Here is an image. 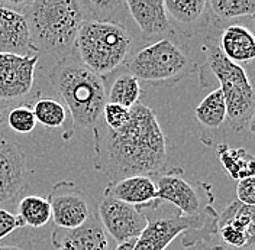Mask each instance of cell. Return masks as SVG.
I'll return each instance as SVG.
<instances>
[{
	"label": "cell",
	"instance_id": "cell-1",
	"mask_svg": "<svg viewBox=\"0 0 255 250\" xmlns=\"http://www.w3.org/2000/svg\"><path fill=\"white\" fill-rule=\"evenodd\" d=\"M93 165L111 182L124 178L154 176L167 169V142L154 110L141 101L129 109L124 127L111 130L100 122L93 129Z\"/></svg>",
	"mask_w": 255,
	"mask_h": 250
},
{
	"label": "cell",
	"instance_id": "cell-2",
	"mask_svg": "<svg viewBox=\"0 0 255 250\" xmlns=\"http://www.w3.org/2000/svg\"><path fill=\"white\" fill-rule=\"evenodd\" d=\"M49 81L60 94L71 116L70 127L63 133L70 141L80 129H95L102 122L106 101V81L89 70L73 51L61 57L49 71Z\"/></svg>",
	"mask_w": 255,
	"mask_h": 250
},
{
	"label": "cell",
	"instance_id": "cell-3",
	"mask_svg": "<svg viewBox=\"0 0 255 250\" xmlns=\"http://www.w3.org/2000/svg\"><path fill=\"white\" fill-rule=\"evenodd\" d=\"M19 3L35 52H48L61 58L74 51L80 29L90 19L86 1L33 0Z\"/></svg>",
	"mask_w": 255,
	"mask_h": 250
},
{
	"label": "cell",
	"instance_id": "cell-4",
	"mask_svg": "<svg viewBox=\"0 0 255 250\" xmlns=\"http://www.w3.org/2000/svg\"><path fill=\"white\" fill-rule=\"evenodd\" d=\"M219 35L210 33L203 39L205 64L199 67L200 84L207 87L216 79L226 104V123L234 132L254 129V88L247 71L239 64L229 61L218 45Z\"/></svg>",
	"mask_w": 255,
	"mask_h": 250
},
{
	"label": "cell",
	"instance_id": "cell-5",
	"mask_svg": "<svg viewBox=\"0 0 255 250\" xmlns=\"http://www.w3.org/2000/svg\"><path fill=\"white\" fill-rule=\"evenodd\" d=\"M130 51L132 36L127 26L113 20H86L74 42L80 61L103 80L127 63Z\"/></svg>",
	"mask_w": 255,
	"mask_h": 250
},
{
	"label": "cell",
	"instance_id": "cell-6",
	"mask_svg": "<svg viewBox=\"0 0 255 250\" xmlns=\"http://www.w3.org/2000/svg\"><path fill=\"white\" fill-rule=\"evenodd\" d=\"M127 73L155 87H171L199 71L189 51L170 38L152 42L129 55Z\"/></svg>",
	"mask_w": 255,
	"mask_h": 250
},
{
	"label": "cell",
	"instance_id": "cell-7",
	"mask_svg": "<svg viewBox=\"0 0 255 250\" xmlns=\"http://www.w3.org/2000/svg\"><path fill=\"white\" fill-rule=\"evenodd\" d=\"M157 188V201L170 203L184 217L203 220H218L213 208V192L206 182L190 181L180 168L165 169L151 176Z\"/></svg>",
	"mask_w": 255,
	"mask_h": 250
},
{
	"label": "cell",
	"instance_id": "cell-8",
	"mask_svg": "<svg viewBox=\"0 0 255 250\" xmlns=\"http://www.w3.org/2000/svg\"><path fill=\"white\" fill-rule=\"evenodd\" d=\"M218 232V220L184 217L175 213L165 217H148V226L136 239L133 250H165L178 235L183 245L189 248L199 242H210Z\"/></svg>",
	"mask_w": 255,
	"mask_h": 250
},
{
	"label": "cell",
	"instance_id": "cell-9",
	"mask_svg": "<svg viewBox=\"0 0 255 250\" xmlns=\"http://www.w3.org/2000/svg\"><path fill=\"white\" fill-rule=\"evenodd\" d=\"M47 200L51 207V220L58 229H77L93 214L87 194L71 181L54 184Z\"/></svg>",
	"mask_w": 255,
	"mask_h": 250
},
{
	"label": "cell",
	"instance_id": "cell-10",
	"mask_svg": "<svg viewBox=\"0 0 255 250\" xmlns=\"http://www.w3.org/2000/svg\"><path fill=\"white\" fill-rule=\"evenodd\" d=\"M38 54H0V104L19 103L35 84Z\"/></svg>",
	"mask_w": 255,
	"mask_h": 250
},
{
	"label": "cell",
	"instance_id": "cell-11",
	"mask_svg": "<svg viewBox=\"0 0 255 250\" xmlns=\"http://www.w3.org/2000/svg\"><path fill=\"white\" fill-rule=\"evenodd\" d=\"M99 221L103 230L121 245L141 236L148 226V216L135 205L103 195L99 204Z\"/></svg>",
	"mask_w": 255,
	"mask_h": 250
},
{
	"label": "cell",
	"instance_id": "cell-12",
	"mask_svg": "<svg viewBox=\"0 0 255 250\" xmlns=\"http://www.w3.org/2000/svg\"><path fill=\"white\" fill-rule=\"evenodd\" d=\"M26 189V155L16 141L0 133V205L13 203Z\"/></svg>",
	"mask_w": 255,
	"mask_h": 250
},
{
	"label": "cell",
	"instance_id": "cell-13",
	"mask_svg": "<svg viewBox=\"0 0 255 250\" xmlns=\"http://www.w3.org/2000/svg\"><path fill=\"white\" fill-rule=\"evenodd\" d=\"M0 54L32 55L29 29L20 3H0Z\"/></svg>",
	"mask_w": 255,
	"mask_h": 250
},
{
	"label": "cell",
	"instance_id": "cell-14",
	"mask_svg": "<svg viewBox=\"0 0 255 250\" xmlns=\"http://www.w3.org/2000/svg\"><path fill=\"white\" fill-rule=\"evenodd\" d=\"M57 250H108V236L95 214L77 229L65 230L54 227L51 235Z\"/></svg>",
	"mask_w": 255,
	"mask_h": 250
},
{
	"label": "cell",
	"instance_id": "cell-15",
	"mask_svg": "<svg viewBox=\"0 0 255 250\" xmlns=\"http://www.w3.org/2000/svg\"><path fill=\"white\" fill-rule=\"evenodd\" d=\"M103 195L135 205L141 211H157L161 205V203L157 201V188L154 179L146 175H136L124 178L116 182H109V185L103 191Z\"/></svg>",
	"mask_w": 255,
	"mask_h": 250
},
{
	"label": "cell",
	"instance_id": "cell-16",
	"mask_svg": "<svg viewBox=\"0 0 255 250\" xmlns=\"http://www.w3.org/2000/svg\"><path fill=\"white\" fill-rule=\"evenodd\" d=\"M125 7L138 25L143 39L151 41L170 31V19L162 0H128Z\"/></svg>",
	"mask_w": 255,
	"mask_h": 250
},
{
	"label": "cell",
	"instance_id": "cell-17",
	"mask_svg": "<svg viewBox=\"0 0 255 250\" xmlns=\"http://www.w3.org/2000/svg\"><path fill=\"white\" fill-rule=\"evenodd\" d=\"M218 45L232 63H251L255 58L254 33L242 25H228L219 31Z\"/></svg>",
	"mask_w": 255,
	"mask_h": 250
},
{
	"label": "cell",
	"instance_id": "cell-18",
	"mask_svg": "<svg viewBox=\"0 0 255 250\" xmlns=\"http://www.w3.org/2000/svg\"><path fill=\"white\" fill-rule=\"evenodd\" d=\"M168 19L171 17L180 26L209 28L210 15L207 0H162Z\"/></svg>",
	"mask_w": 255,
	"mask_h": 250
},
{
	"label": "cell",
	"instance_id": "cell-19",
	"mask_svg": "<svg viewBox=\"0 0 255 250\" xmlns=\"http://www.w3.org/2000/svg\"><path fill=\"white\" fill-rule=\"evenodd\" d=\"M218 227H229L254 242L255 207L237 201L229 203L218 216Z\"/></svg>",
	"mask_w": 255,
	"mask_h": 250
},
{
	"label": "cell",
	"instance_id": "cell-20",
	"mask_svg": "<svg viewBox=\"0 0 255 250\" xmlns=\"http://www.w3.org/2000/svg\"><path fill=\"white\" fill-rule=\"evenodd\" d=\"M216 155L232 179L241 181L254 176V157L244 148H231L228 143H221L216 148Z\"/></svg>",
	"mask_w": 255,
	"mask_h": 250
},
{
	"label": "cell",
	"instance_id": "cell-21",
	"mask_svg": "<svg viewBox=\"0 0 255 250\" xmlns=\"http://www.w3.org/2000/svg\"><path fill=\"white\" fill-rule=\"evenodd\" d=\"M142 97V88L139 81L129 73H122L113 80L109 91H106V101L119 104L122 107L130 109L139 103Z\"/></svg>",
	"mask_w": 255,
	"mask_h": 250
},
{
	"label": "cell",
	"instance_id": "cell-22",
	"mask_svg": "<svg viewBox=\"0 0 255 250\" xmlns=\"http://www.w3.org/2000/svg\"><path fill=\"white\" fill-rule=\"evenodd\" d=\"M210 25H222L232 19L255 15V0H210L207 1Z\"/></svg>",
	"mask_w": 255,
	"mask_h": 250
},
{
	"label": "cell",
	"instance_id": "cell-23",
	"mask_svg": "<svg viewBox=\"0 0 255 250\" xmlns=\"http://www.w3.org/2000/svg\"><path fill=\"white\" fill-rule=\"evenodd\" d=\"M196 120L206 129H219L226 122V104L219 88L209 93L194 110Z\"/></svg>",
	"mask_w": 255,
	"mask_h": 250
},
{
	"label": "cell",
	"instance_id": "cell-24",
	"mask_svg": "<svg viewBox=\"0 0 255 250\" xmlns=\"http://www.w3.org/2000/svg\"><path fill=\"white\" fill-rule=\"evenodd\" d=\"M17 210L25 226L39 229L51 220V207L47 198L41 195H26L22 197L17 204Z\"/></svg>",
	"mask_w": 255,
	"mask_h": 250
},
{
	"label": "cell",
	"instance_id": "cell-25",
	"mask_svg": "<svg viewBox=\"0 0 255 250\" xmlns=\"http://www.w3.org/2000/svg\"><path fill=\"white\" fill-rule=\"evenodd\" d=\"M33 116L36 119V123H41L49 129H58L63 127L68 119V111L63 103H60L55 98L44 97L33 103L32 106Z\"/></svg>",
	"mask_w": 255,
	"mask_h": 250
},
{
	"label": "cell",
	"instance_id": "cell-26",
	"mask_svg": "<svg viewBox=\"0 0 255 250\" xmlns=\"http://www.w3.org/2000/svg\"><path fill=\"white\" fill-rule=\"evenodd\" d=\"M7 125L10 127V130H13L16 133H31L36 127V119L33 116L32 106L29 104H20L16 106L9 111L7 114Z\"/></svg>",
	"mask_w": 255,
	"mask_h": 250
},
{
	"label": "cell",
	"instance_id": "cell-27",
	"mask_svg": "<svg viewBox=\"0 0 255 250\" xmlns=\"http://www.w3.org/2000/svg\"><path fill=\"white\" fill-rule=\"evenodd\" d=\"M129 120V109L119 104L106 103L102 113V123L111 130H118L127 125Z\"/></svg>",
	"mask_w": 255,
	"mask_h": 250
},
{
	"label": "cell",
	"instance_id": "cell-28",
	"mask_svg": "<svg viewBox=\"0 0 255 250\" xmlns=\"http://www.w3.org/2000/svg\"><path fill=\"white\" fill-rule=\"evenodd\" d=\"M23 227H26V226L20 216L13 214L9 210L0 207V242L3 239H6L9 235H12L13 232L23 229Z\"/></svg>",
	"mask_w": 255,
	"mask_h": 250
},
{
	"label": "cell",
	"instance_id": "cell-29",
	"mask_svg": "<svg viewBox=\"0 0 255 250\" xmlns=\"http://www.w3.org/2000/svg\"><path fill=\"white\" fill-rule=\"evenodd\" d=\"M237 197L239 203L245 205H255V179L254 176L244 178L237 184Z\"/></svg>",
	"mask_w": 255,
	"mask_h": 250
},
{
	"label": "cell",
	"instance_id": "cell-30",
	"mask_svg": "<svg viewBox=\"0 0 255 250\" xmlns=\"http://www.w3.org/2000/svg\"><path fill=\"white\" fill-rule=\"evenodd\" d=\"M0 250H33V246L29 240H25V242L22 240V242L0 245Z\"/></svg>",
	"mask_w": 255,
	"mask_h": 250
},
{
	"label": "cell",
	"instance_id": "cell-31",
	"mask_svg": "<svg viewBox=\"0 0 255 250\" xmlns=\"http://www.w3.org/2000/svg\"><path fill=\"white\" fill-rule=\"evenodd\" d=\"M184 250H228V248H225L223 245H210V242H199Z\"/></svg>",
	"mask_w": 255,
	"mask_h": 250
},
{
	"label": "cell",
	"instance_id": "cell-32",
	"mask_svg": "<svg viewBox=\"0 0 255 250\" xmlns=\"http://www.w3.org/2000/svg\"><path fill=\"white\" fill-rule=\"evenodd\" d=\"M135 243H136V239L128 240V242H124V243L118 245L115 250H133V248H135Z\"/></svg>",
	"mask_w": 255,
	"mask_h": 250
},
{
	"label": "cell",
	"instance_id": "cell-33",
	"mask_svg": "<svg viewBox=\"0 0 255 250\" xmlns=\"http://www.w3.org/2000/svg\"><path fill=\"white\" fill-rule=\"evenodd\" d=\"M228 250H254V245L247 246V248H244V249H228Z\"/></svg>",
	"mask_w": 255,
	"mask_h": 250
}]
</instances>
